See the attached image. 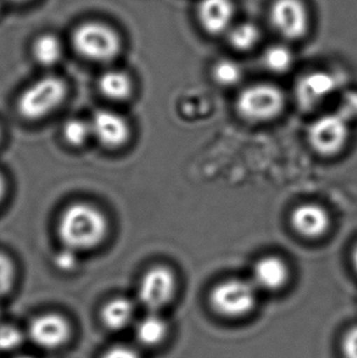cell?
<instances>
[{"instance_id":"obj_27","label":"cell","mask_w":357,"mask_h":358,"mask_svg":"<svg viewBox=\"0 0 357 358\" xmlns=\"http://www.w3.org/2000/svg\"><path fill=\"white\" fill-rule=\"evenodd\" d=\"M343 358H357V325L350 328L342 340Z\"/></svg>"},{"instance_id":"obj_22","label":"cell","mask_w":357,"mask_h":358,"mask_svg":"<svg viewBox=\"0 0 357 358\" xmlns=\"http://www.w3.org/2000/svg\"><path fill=\"white\" fill-rule=\"evenodd\" d=\"M26 339V331L18 325L13 323H0V352H16L22 348Z\"/></svg>"},{"instance_id":"obj_16","label":"cell","mask_w":357,"mask_h":358,"mask_svg":"<svg viewBox=\"0 0 357 358\" xmlns=\"http://www.w3.org/2000/svg\"><path fill=\"white\" fill-rule=\"evenodd\" d=\"M169 323L157 312H148L135 324V338L145 348H157L169 335Z\"/></svg>"},{"instance_id":"obj_13","label":"cell","mask_w":357,"mask_h":358,"mask_svg":"<svg viewBox=\"0 0 357 358\" xmlns=\"http://www.w3.org/2000/svg\"><path fill=\"white\" fill-rule=\"evenodd\" d=\"M289 279V266L279 257H263L257 262L252 271V284L256 286L257 290L266 292L281 290Z\"/></svg>"},{"instance_id":"obj_18","label":"cell","mask_w":357,"mask_h":358,"mask_svg":"<svg viewBox=\"0 0 357 358\" xmlns=\"http://www.w3.org/2000/svg\"><path fill=\"white\" fill-rule=\"evenodd\" d=\"M34 58L44 68L54 66L63 55V45L60 39L54 34H42L34 41L32 45Z\"/></svg>"},{"instance_id":"obj_3","label":"cell","mask_w":357,"mask_h":358,"mask_svg":"<svg viewBox=\"0 0 357 358\" xmlns=\"http://www.w3.org/2000/svg\"><path fill=\"white\" fill-rule=\"evenodd\" d=\"M257 291L252 281L229 279L214 286L209 294V305L223 318H244L256 307Z\"/></svg>"},{"instance_id":"obj_12","label":"cell","mask_w":357,"mask_h":358,"mask_svg":"<svg viewBox=\"0 0 357 358\" xmlns=\"http://www.w3.org/2000/svg\"><path fill=\"white\" fill-rule=\"evenodd\" d=\"M290 220L295 231L306 238H322L330 228L329 213L318 204L299 206L293 210Z\"/></svg>"},{"instance_id":"obj_9","label":"cell","mask_w":357,"mask_h":358,"mask_svg":"<svg viewBox=\"0 0 357 358\" xmlns=\"http://www.w3.org/2000/svg\"><path fill=\"white\" fill-rule=\"evenodd\" d=\"M270 24L281 37L296 41L309 32V11L301 0H275L270 8Z\"/></svg>"},{"instance_id":"obj_19","label":"cell","mask_w":357,"mask_h":358,"mask_svg":"<svg viewBox=\"0 0 357 358\" xmlns=\"http://www.w3.org/2000/svg\"><path fill=\"white\" fill-rule=\"evenodd\" d=\"M258 41L260 29L256 24L244 22L229 29V42L237 50H250L258 43Z\"/></svg>"},{"instance_id":"obj_26","label":"cell","mask_w":357,"mask_h":358,"mask_svg":"<svg viewBox=\"0 0 357 358\" xmlns=\"http://www.w3.org/2000/svg\"><path fill=\"white\" fill-rule=\"evenodd\" d=\"M338 114L343 117L344 120L350 121L357 120V92L345 93L340 104H339Z\"/></svg>"},{"instance_id":"obj_20","label":"cell","mask_w":357,"mask_h":358,"mask_svg":"<svg viewBox=\"0 0 357 358\" xmlns=\"http://www.w3.org/2000/svg\"><path fill=\"white\" fill-rule=\"evenodd\" d=\"M263 63L272 73H285L293 66L294 55L288 47L276 44L267 49L263 55Z\"/></svg>"},{"instance_id":"obj_11","label":"cell","mask_w":357,"mask_h":358,"mask_svg":"<svg viewBox=\"0 0 357 358\" xmlns=\"http://www.w3.org/2000/svg\"><path fill=\"white\" fill-rule=\"evenodd\" d=\"M337 87L338 81L334 75L326 71H314L300 78L295 88V96L300 107L309 110L328 99Z\"/></svg>"},{"instance_id":"obj_24","label":"cell","mask_w":357,"mask_h":358,"mask_svg":"<svg viewBox=\"0 0 357 358\" xmlns=\"http://www.w3.org/2000/svg\"><path fill=\"white\" fill-rule=\"evenodd\" d=\"M16 281V268L8 255L0 252V299L9 295Z\"/></svg>"},{"instance_id":"obj_32","label":"cell","mask_w":357,"mask_h":358,"mask_svg":"<svg viewBox=\"0 0 357 358\" xmlns=\"http://www.w3.org/2000/svg\"><path fill=\"white\" fill-rule=\"evenodd\" d=\"M11 1H16V3H24V1H29V0H11Z\"/></svg>"},{"instance_id":"obj_7","label":"cell","mask_w":357,"mask_h":358,"mask_svg":"<svg viewBox=\"0 0 357 358\" xmlns=\"http://www.w3.org/2000/svg\"><path fill=\"white\" fill-rule=\"evenodd\" d=\"M73 331L68 317L58 312H46L29 322L26 335L36 348L55 351L68 344L73 338Z\"/></svg>"},{"instance_id":"obj_8","label":"cell","mask_w":357,"mask_h":358,"mask_svg":"<svg viewBox=\"0 0 357 358\" xmlns=\"http://www.w3.org/2000/svg\"><path fill=\"white\" fill-rule=\"evenodd\" d=\"M349 122L338 113L326 114L312 122L309 142L318 155L333 157L343 150L349 140Z\"/></svg>"},{"instance_id":"obj_34","label":"cell","mask_w":357,"mask_h":358,"mask_svg":"<svg viewBox=\"0 0 357 358\" xmlns=\"http://www.w3.org/2000/svg\"><path fill=\"white\" fill-rule=\"evenodd\" d=\"M0 323H1V308H0Z\"/></svg>"},{"instance_id":"obj_6","label":"cell","mask_w":357,"mask_h":358,"mask_svg":"<svg viewBox=\"0 0 357 358\" xmlns=\"http://www.w3.org/2000/svg\"><path fill=\"white\" fill-rule=\"evenodd\" d=\"M176 289L174 271L165 266H152L141 278L137 300L148 312L160 313L174 300Z\"/></svg>"},{"instance_id":"obj_10","label":"cell","mask_w":357,"mask_h":358,"mask_svg":"<svg viewBox=\"0 0 357 358\" xmlns=\"http://www.w3.org/2000/svg\"><path fill=\"white\" fill-rule=\"evenodd\" d=\"M92 137L106 150H119L129 142L131 127L125 117L102 109L94 113L91 121Z\"/></svg>"},{"instance_id":"obj_23","label":"cell","mask_w":357,"mask_h":358,"mask_svg":"<svg viewBox=\"0 0 357 358\" xmlns=\"http://www.w3.org/2000/svg\"><path fill=\"white\" fill-rule=\"evenodd\" d=\"M213 78L220 86L230 87L241 81L242 69L239 64L230 59H223L213 68Z\"/></svg>"},{"instance_id":"obj_5","label":"cell","mask_w":357,"mask_h":358,"mask_svg":"<svg viewBox=\"0 0 357 358\" xmlns=\"http://www.w3.org/2000/svg\"><path fill=\"white\" fill-rule=\"evenodd\" d=\"M284 104V93L279 87L270 83H257L239 94L237 109L245 120L265 122L280 115Z\"/></svg>"},{"instance_id":"obj_25","label":"cell","mask_w":357,"mask_h":358,"mask_svg":"<svg viewBox=\"0 0 357 358\" xmlns=\"http://www.w3.org/2000/svg\"><path fill=\"white\" fill-rule=\"evenodd\" d=\"M78 252L64 247L63 250L54 256V266L63 273H73L76 271L78 266Z\"/></svg>"},{"instance_id":"obj_1","label":"cell","mask_w":357,"mask_h":358,"mask_svg":"<svg viewBox=\"0 0 357 358\" xmlns=\"http://www.w3.org/2000/svg\"><path fill=\"white\" fill-rule=\"evenodd\" d=\"M109 230L106 214L93 204L76 202L60 214L58 238L64 247L75 252L91 251L104 241Z\"/></svg>"},{"instance_id":"obj_31","label":"cell","mask_w":357,"mask_h":358,"mask_svg":"<svg viewBox=\"0 0 357 358\" xmlns=\"http://www.w3.org/2000/svg\"><path fill=\"white\" fill-rule=\"evenodd\" d=\"M13 358H34L32 356H26V355H20V356H15Z\"/></svg>"},{"instance_id":"obj_30","label":"cell","mask_w":357,"mask_h":358,"mask_svg":"<svg viewBox=\"0 0 357 358\" xmlns=\"http://www.w3.org/2000/svg\"><path fill=\"white\" fill-rule=\"evenodd\" d=\"M351 262H353V266L355 271L357 273V245L354 248L353 256H351Z\"/></svg>"},{"instance_id":"obj_21","label":"cell","mask_w":357,"mask_h":358,"mask_svg":"<svg viewBox=\"0 0 357 358\" xmlns=\"http://www.w3.org/2000/svg\"><path fill=\"white\" fill-rule=\"evenodd\" d=\"M63 137L71 147L78 148L86 145L92 137L91 124L78 117H74L64 124Z\"/></svg>"},{"instance_id":"obj_15","label":"cell","mask_w":357,"mask_h":358,"mask_svg":"<svg viewBox=\"0 0 357 358\" xmlns=\"http://www.w3.org/2000/svg\"><path fill=\"white\" fill-rule=\"evenodd\" d=\"M102 324L111 331H122L130 328L136 315V306L124 296H116L106 301L101 310Z\"/></svg>"},{"instance_id":"obj_4","label":"cell","mask_w":357,"mask_h":358,"mask_svg":"<svg viewBox=\"0 0 357 358\" xmlns=\"http://www.w3.org/2000/svg\"><path fill=\"white\" fill-rule=\"evenodd\" d=\"M73 45L83 58L108 63L121 52V39L114 29L102 22H86L74 31Z\"/></svg>"},{"instance_id":"obj_17","label":"cell","mask_w":357,"mask_h":358,"mask_svg":"<svg viewBox=\"0 0 357 358\" xmlns=\"http://www.w3.org/2000/svg\"><path fill=\"white\" fill-rule=\"evenodd\" d=\"M103 97L113 102H125L134 93V83L129 73L121 70H109L98 80Z\"/></svg>"},{"instance_id":"obj_29","label":"cell","mask_w":357,"mask_h":358,"mask_svg":"<svg viewBox=\"0 0 357 358\" xmlns=\"http://www.w3.org/2000/svg\"><path fill=\"white\" fill-rule=\"evenodd\" d=\"M6 194V182H5L4 176L0 174V203L3 202Z\"/></svg>"},{"instance_id":"obj_28","label":"cell","mask_w":357,"mask_h":358,"mask_svg":"<svg viewBox=\"0 0 357 358\" xmlns=\"http://www.w3.org/2000/svg\"><path fill=\"white\" fill-rule=\"evenodd\" d=\"M101 358H142L137 350L129 345L118 344L106 350Z\"/></svg>"},{"instance_id":"obj_2","label":"cell","mask_w":357,"mask_h":358,"mask_svg":"<svg viewBox=\"0 0 357 358\" xmlns=\"http://www.w3.org/2000/svg\"><path fill=\"white\" fill-rule=\"evenodd\" d=\"M66 94L68 87L63 78L44 76L21 93L18 101V112L26 120H42L63 104Z\"/></svg>"},{"instance_id":"obj_33","label":"cell","mask_w":357,"mask_h":358,"mask_svg":"<svg viewBox=\"0 0 357 358\" xmlns=\"http://www.w3.org/2000/svg\"><path fill=\"white\" fill-rule=\"evenodd\" d=\"M1 135H3V131H1V127H0V141H1Z\"/></svg>"},{"instance_id":"obj_14","label":"cell","mask_w":357,"mask_h":358,"mask_svg":"<svg viewBox=\"0 0 357 358\" xmlns=\"http://www.w3.org/2000/svg\"><path fill=\"white\" fill-rule=\"evenodd\" d=\"M234 13L232 0H201L198 5V19L209 34H222L232 29Z\"/></svg>"}]
</instances>
